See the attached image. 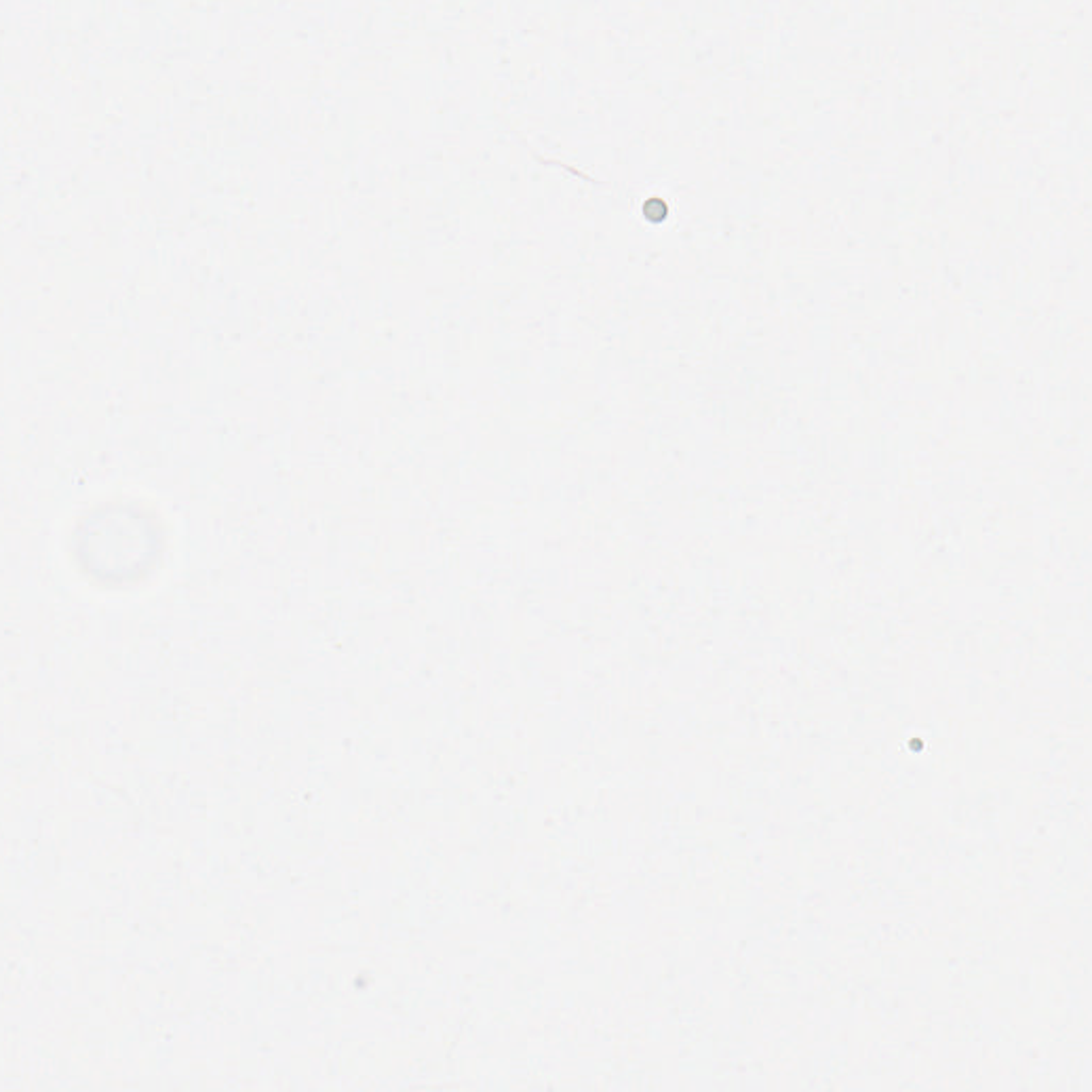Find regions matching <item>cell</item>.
Returning a JSON list of instances; mask_svg holds the SVG:
<instances>
[{
	"instance_id": "7a4b0ae2",
	"label": "cell",
	"mask_w": 1092,
	"mask_h": 1092,
	"mask_svg": "<svg viewBox=\"0 0 1092 1092\" xmlns=\"http://www.w3.org/2000/svg\"><path fill=\"white\" fill-rule=\"evenodd\" d=\"M643 215L651 223H661L668 215V206L659 197H651L643 204Z\"/></svg>"
},
{
	"instance_id": "6da1fadb",
	"label": "cell",
	"mask_w": 1092,
	"mask_h": 1092,
	"mask_svg": "<svg viewBox=\"0 0 1092 1092\" xmlns=\"http://www.w3.org/2000/svg\"><path fill=\"white\" fill-rule=\"evenodd\" d=\"M161 547L152 517L125 504L96 509L79 521L74 536L79 565L92 579L109 585L143 578L154 568Z\"/></svg>"
}]
</instances>
